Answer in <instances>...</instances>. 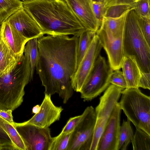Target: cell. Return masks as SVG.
Returning <instances> with one entry per match:
<instances>
[{
	"mask_svg": "<svg viewBox=\"0 0 150 150\" xmlns=\"http://www.w3.org/2000/svg\"><path fill=\"white\" fill-rule=\"evenodd\" d=\"M79 38L47 35L37 40L35 69L44 87V93L58 94L64 104L73 93L72 79L77 69Z\"/></svg>",
	"mask_w": 150,
	"mask_h": 150,
	"instance_id": "6da1fadb",
	"label": "cell"
},
{
	"mask_svg": "<svg viewBox=\"0 0 150 150\" xmlns=\"http://www.w3.org/2000/svg\"><path fill=\"white\" fill-rule=\"evenodd\" d=\"M23 8L43 34L79 37L86 30L64 0L23 1Z\"/></svg>",
	"mask_w": 150,
	"mask_h": 150,
	"instance_id": "7a4b0ae2",
	"label": "cell"
},
{
	"mask_svg": "<svg viewBox=\"0 0 150 150\" xmlns=\"http://www.w3.org/2000/svg\"><path fill=\"white\" fill-rule=\"evenodd\" d=\"M30 72L29 57L24 54L0 76V109L13 111L21 105L25 94V88L30 81Z\"/></svg>",
	"mask_w": 150,
	"mask_h": 150,
	"instance_id": "3957f363",
	"label": "cell"
},
{
	"mask_svg": "<svg viewBox=\"0 0 150 150\" xmlns=\"http://www.w3.org/2000/svg\"><path fill=\"white\" fill-rule=\"evenodd\" d=\"M123 50L125 56L134 60L141 72L150 73V46L142 32L134 8L129 11L126 17Z\"/></svg>",
	"mask_w": 150,
	"mask_h": 150,
	"instance_id": "277c9868",
	"label": "cell"
},
{
	"mask_svg": "<svg viewBox=\"0 0 150 150\" xmlns=\"http://www.w3.org/2000/svg\"><path fill=\"white\" fill-rule=\"evenodd\" d=\"M119 103L127 119L150 135V97L139 88H127L122 90Z\"/></svg>",
	"mask_w": 150,
	"mask_h": 150,
	"instance_id": "5b68a950",
	"label": "cell"
},
{
	"mask_svg": "<svg viewBox=\"0 0 150 150\" xmlns=\"http://www.w3.org/2000/svg\"><path fill=\"white\" fill-rule=\"evenodd\" d=\"M113 71L100 54L80 92L84 101L92 100L105 90L110 84L109 78Z\"/></svg>",
	"mask_w": 150,
	"mask_h": 150,
	"instance_id": "8992f818",
	"label": "cell"
},
{
	"mask_svg": "<svg viewBox=\"0 0 150 150\" xmlns=\"http://www.w3.org/2000/svg\"><path fill=\"white\" fill-rule=\"evenodd\" d=\"M122 89L110 84L100 98L95 109L96 120L90 150H96L97 144L104 128L121 95Z\"/></svg>",
	"mask_w": 150,
	"mask_h": 150,
	"instance_id": "52a82bcc",
	"label": "cell"
},
{
	"mask_svg": "<svg viewBox=\"0 0 150 150\" xmlns=\"http://www.w3.org/2000/svg\"><path fill=\"white\" fill-rule=\"evenodd\" d=\"M82 113V119L71 133L67 150H90L96 120L95 109L88 106Z\"/></svg>",
	"mask_w": 150,
	"mask_h": 150,
	"instance_id": "ba28073f",
	"label": "cell"
},
{
	"mask_svg": "<svg viewBox=\"0 0 150 150\" xmlns=\"http://www.w3.org/2000/svg\"><path fill=\"white\" fill-rule=\"evenodd\" d=\"M12 124L23 140L26 150H49L53 137L49 127L23 122H14Z\"/></svg>",
	"mask_w": 150,
	"mask_h": 150,
	"instance_id": "9c48e42d",
	"label": "cell"
},
{
	"mask_svg": "<svg viewBox=\"0 0 150 150\" xmlns=\"http://www.w3.org/2000/svg\"><path fill=\"white\" fill-rule=\"evenodd\" d=\"M103 48L96 34L72 79L74 91L80 92Z\"/></svg>",
	"mask_w": 150,
	"mask_h": 150,
	"instance_id": "30bf717a",
	"label": "cell"
},
{
	"mask_svg": "<svg viewBox=\"0 0 150 150\" xmlns=\"http://www.w3.org/2000/svg\"><path fill=\"white\" fill-rule=\"evenodd\" d=\"M121 110L118 102L99 139L96 150H117Z\"/></svg>",
	"mask_w": 150,
	"mask_h": 150,
	"instance_id": "8fae6325",
	"label": "cell"
},
{
	"mask_svg": "<svg viewBox=\"0 0 150 150\" xmlns=\"http://www.w3.org/2000/svg\"><path fill=\"white\" fill-rule=\"evenodd\" d=\"M96 34L106 52L110 68L113 71L120 69L125 57L123 50V35L116 38H109L100 29Z\"/></svg>",
	"mask_w": 150,
	"mask_h": 150,
	"instance_id": "7c38bea8",
	"label": "cell"
},
{
	"mask_svg": "<svg viewBox=\"0 0 150 150\" xmlns=\"http://www.w3.org/2000/svg\"><path fill=\"white\" fill-rule=\"evenodd\" d=\"M39 112L30 119L23 122L41 128L49 127L53 123L59 120L63 110L61 106H57L53 103L51 96L45 94Z\"/></svg>",
	"mask_w": 150,
	"mask_h": 150,
	"instance_id": "4fadbf2b",
	"label": "cell"
},
{
	"mask_svg": "<svg viewBox=\"0 0 150 150\" xmlns=\"http://www.w3.org/2000/svg\"><path fill=\"white\" fill-rule=\"evenodd\" d=\"M86 30L95 32L100 24L94 13L91 0H64Z\"/></svg>",
	"mask_w": 150,
	"mask_h": 150,
	"instance_id": "5bb4252c",
	"label": "cell"
},
{
	"mask_svg": "<svg viewBox=\"0 0 150 150\" xmlns=\"http://www.w3.org/2000/svg\"><path fill=\"white\" fill-rule=\"evenodd\" d=\"M6 20L22 35L29 40L44 35L38 25L23 8L11 15Z\"/></svg>",
	"mask_w": 150,
	"mask_h": 150,
	"instance_id": "9a60e30c",
	"label": "cell"
},
{
	"mask_svg": "<svg viewBox=\"0 0 150 150\" xmlns=\"http://www.w3.org/2000/svg\"><path fill=\"white\" fill-rule=\"evenodd\" d=\"M0 38L17 57L24 54L25 46L29 40L12 26L7 20L1 25Z\"/></svg>",
	"mask_w": 150,
	"mask_h": 150,
	"instance_id": "2e32d148",
	"label": "cell"
},
{
	"mask_svg": "<svg viewBox=\"0 0 150 150\" xmlns=\"http://www.w3.org/2000/svg\"><path fill=\"white\" fill-rule=\"evenodd\" d=\"M130 10L117 18L104 17L99 29L109 38H116L123 35L126 17Z\"/></svg>",
	"mask_w": 150,
	"mask_h": 150,
	"instance_id": "e0dca14e",
	"label": "cell"
},
{
	"mask_svg": "<svg viewBox=\"0 0 150 150\" xmlns=\"http://www.w3.org/2000/svg\"><path fill=\"white\" fill-rule=\"evenodd\" d=\"M121 68L127 88H139L141 71L135 62L130 58L125 57Z\"/></svg>",
	"mask_w": 150,
	"mask_h": 150,
	"instance_id": "ac0fdd59",
	"label": "cell"
},
{
	"mask_svg": "<svg viewBox=\"0 0 150 150\" xmlns=\"http://www.w3.org/2000/svg\"><path fill=\"white\" fill-rule=\"evenodd\" d=\"M134 2L131 0H115L105 7L104 17L117 18L134 8Z\"/></svg>",
	"mask_w": 150,
	"mask_h": 150,
	"instance_id": "d6986e66",
	"label": "cell"
},
{
	"mask_svg": "<svg viewBox=\"0 0 150 150\" xmlns=\"http://www.w3.org/2000/svg\"><path fill=\"white\" fill-rule=\"evenodd\" d=\"M21 56H16L0 38V76L15 64Z\"/></svg>",
	"mask_w": 150,
	"mask_h": 150,
	"instance_id": "ffe728a7",
	"label": "cell"
},
{
	"mask_svg": "<svg viewBox=\"0 0 150 150\" xmlns=\"http://www.w3.org/2000/svg\"><path fill=\"white\" fill-rule=\"evenodd\" d=\"M0 127L5 131L10 137L15 150H26L23 140L12 124L0 116Z\"/></svg>",
	"mask_w": 150,
	"mask_h": 150,
	"instance_id": "44dd1931",
	"label": "cell"
},
{
	"mask_svg": "<svg viewBox=\"0 0 150 150\" xmlns=\"http://www.w3.org/2000/svg\"><path fill=\"white\" fill-rule=\"evenodd\" d=\"M19 0H0V25L13 13L23 8Z\"/></svg>",
	"mask_w": 150,
	"mask_h": 150,
	"instance_id": "7402d4cb",
	"label": "cell"
},
{
	"mask_svg": "<svg viewBox=\"0 0 150 150\" xmlns=\"http://www.w3.org/2000/svg\"><path fill=\"white\" fill-rule=\"evenodd\" d=\"M96 34L95 32L85 30L79 36L77 49V68L90 47Z\"/></svg>",
	"mask_w": 150,
	"mask_h": 150,
	"instance_id": "603a6c76",
	"label": "cell"
},
{
	"mask_svg": "<svg viewBox=\"0 0 150 150\" xmlns=\"http://www.w3.org/2000/svg\"><path fill=\"white\" fill-rule=\"evenodd\" d=\"M130 122L128 119L126 121L123 120L122 125L120 126L117 150H126L133 139L134 134Z\"/></svg>",
	"mask_w": 150,
	"mask_h": 150,
	"instance_id": "cb8c5ba5",
	"label": "cell"
},
{
	"mask_svg": "<svg viewBox=\"0 0 150 150\" xmlns=\"http://www.w3.org/2000/svg\"><path fill=\"white\" fill-rule=\"evenodd\" d=\"M38 39L36 38L29 40L26 43L24 50V54H27L29 58L31 70L30 81L33 79L38 58Z\"/></svg>",
	"mask_w": 150,
	"mask_h": 150,
	"instance_id": "d4e9b609",
	"label": "cell"
},
{
	"mask_svg": "<svg viewBox=\"0 0 150 150\" xmlns=\"http://www.w3.org/2000/svg\"><path fill=\"white\" fill-rule=\"evenodd\" d=\"M131 141L133 150H150V135L142 130L136 127Z\"/></svg>",
	"mask_w": 150,
	"mask_h": 150,
	"instance_id": "484cf974",
	"label": "cell"
},
{
	"mask_svg": "<svg viewBox=\"0 0 150 150\" xmlns=\"http://www.w3.org/2000/svg\"><path fill=\"white\" fill-rule=\"evenodd\" d=\"M71 133L61 132L58 135L53 137L49 150H67Z\"/></svg>",
	"mask_w": 150,
	"mask_h": 150,
	"instance_id": "4316f807",
	"label": "cell"
},
{
	"mask_svg": "<svg viewBox=\"0 0 150 150\" xmlns=\"http://www.w3.org/2000/svg\"><path fill=\"white\" fill-rule=\"evenodd\" d=\"M109 81L110 84L118 86L122 89L127 88L125 78L122 71L120 69L113 71L110 76Z\"/></svg>",
	"mask_w": 150,
	"mask_h": 150,
	"instance_id": "83f0119b",
	"label": "cell"
},
{
	"mask_svg": "<svg viewBox=\"0 0 150 150\" xmlns=\"http://www.w3.org/2000/svg\"><path fill=\"white\" fill-rule=\"evenodd\" d=\"M137 19L142 32L148 44L150 46V18L137 15Z\"/></svg>",
	"mask_w": 150,
	"mask_h": 150,
	"instance_id": "f1b7e54d",
	"label": "cell"
},
{
	"mask_svg": "<svg viewBox=\"0 0 150 150\" xmlns=\"http://www.w3.org/2000/svg\"><path fill=\"white\" fill-rule=\"evenodd\" d=\"M134 9L137 15L150 18V0H139L135 2Z\"/></svg>",
	"mask_w": 150,
	"mask_h": 150,
	"instance_id": "f546056e",
	"label": "cell"
},
{
	"mask_svg": "<svg viewBox=\"0 0 150 150\" xmlns=\"http://www.w3.org/2000/svg\"><path fill=\"white\" fill-rule=\"evenodd\" d=\"M12 142L6 133L0 127V150H14Z\"/></svg>",
	"mask_w": 150,
	"mask_h": 150,
	"instance_id": "4dcf8cb0",
	"label": "cell"
},
{
	"mask_svg": "<svg viewBox=\"0 0 150 150\" xmlns=\"http://www.w3.org/2000/svg\"><path fill=\"white\" fill-rule=\"evenodd\" d=\"M83 117V114L80 115L70 118L62 129L61 132L71 133L77 126Z\"/></svg>",
	"mask_w": 150,
	"mask_h": 150,
	"instance_id": "1f68e13d",
	"label": "cell"
},
{
	"mask_svg": "<svg viewBox=\"0 0 150 150\" xmlns=\"http://www.w3.org/2000/svg\"><path fill=\"white\" fill-rule=\"evenodd\" d=\"M92 6L94 15L101 25L106 10L104 3L100 2H92Z\"/></svg>",
	"mask_w": 150,
	"mask_h": 150,
	"instance_id": "d6a6232c",
	"label": "cell"
},
{
	"mask_svg": "<svg viewBox=\"0 0 150 150\" xmlns=\"http://www.w3.org/2000/svg\"><path fill=\"white\" fill-rule=\"evenodd\" d=\"M150 73H143L141 72L138 87L150 90Z\"/></svg>",
	"mask_w": 150,
	"mask_h": 150,
	"instance_id": "836d02e7",
	"label": "cell"
},
{
	"mask_svg": "<svg viewBox=\"0 0 150 150\" xmlns=\"http://www.w3.org/2000/svg\"><path fill=\"white\" fill-rule=\"evenodd\" d=\"M12 112V110L10 109H0V116L12 124L14 121Z\"/></svg>",
	"mask_w": 150,
	"mask_h": 150,
	"instance_id": "e575fe53",
	"label": "cell"
},
{
	"mask_svg": "<svg viewBox=\"0 0 150 150\" xmlns=\"http://www.w3.org/2000/svg\"><path fill=\"white\" fill-rule=\"evenodd\" d=\"M40 109V106L39 105H37L33 107L32 110L33 113L35 114L38 113Z\"/></svg>",
	"mask_w": 150,
	"mask_h": 150,
	"instance_id": "d590c367",
	"label": "cell"
},
{
	"mask_svg": "<svg viewBox=\"0 0 150 150\" xmlns=\"http://www.w3.org/2000/svg\"><path fill=\"white\" fill-rule=\"evenodd\" d=\"M115 0H105L104 4L105 7L113 2Z\"/></svg>",
	"mask_w": 150,
	"mask_h": 150,
	"instance_id": "8d00e7d4",
	"label": "cell"
},
{
	"mask_svg": "<svg viewBox=\"0 0 150 150\" xmlns=\"http://www.w3.org/2000/svg\"><path fill=\"white\" fill-rule=\"evenodd\" d=\"M91 1L92 2H100L104 3L105 1V0H91Z\"/></svg>",
	"mask_w": 150,
	"mask_h": 150,
	"instance_id": "74e56055",
	"label": "cell"
},
{
	"mask_svg": "<svg viewBox=\"0 0 150 150\" xmlns=\"http://www.w3.org/2000/svg\"><path fill=\"white\" fill-rule=\"evenodd\" d=\"M131 0L132 1H133L134 2H135V1H136L139 0Z\"/></svg>",
	"mask_w": 150,
	"mask_h": 150,
	"instance_id": "f35d334b",
	"label": "cell"
},
{
	"mask_svg": "<svg viewBox=\"0 0 150 150\" xmlns=\"http://www.w3.org/2000/svg\"><path fill=\"white\" fill-rule=\"evenodd\" d=\"M20 0V1H24V0Z\"/></svg>",
	"mask_w": 150,
	"mask_h": 150,
	"instance_id": "ab89813d",
	"label": "cell"
},
{
	"mask_svg": "<svg viewBox=\"0 0 150 150\" xmlns=\"http://www.w3.org/2000/svg\"><path fill=\"white\" fill-rule=\"evenodd\" d=\"M0 26H1V25H0Z\"/></svg>",
	"mask_w": 150,
	"mask_h": 150,
	"instance_id": "60d3db41",
	"label": "cell"
}]
</instances>
